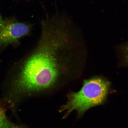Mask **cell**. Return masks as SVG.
<instances>
[{
    "label": "cell",
    "instance_id": "4",
    "mask_svg": "<svg viewBox=\"0 0 128 128\" xmlns=\"http://www.w3.org/2000/svg\"><path fill=\"white\" fill-rule=\"evenodd\" d=\"M0 128H26L24 126L14 124L6 116L4 110L0 105Z\"/></svg>",
    "mask_w": 128,
    "mask_h": 128
},
{
    "label": "cell",
    "instance_id": "5",
    "mask_svg": "<svg viewBox=\"0 0 128 128\" xmlns=\"http://www.w3.org/2000/svg\"><path fill=\"white\" fill-rule=\"evenodd\" d=\"M123 51L125 60L128 64V44L124 46Z\"/></svg>",
    "mask_w": 128,
    "mask_h": 128
},
{
    "label": "cell",
    "instance_id": "3",
    "mask_svg": "<svg viewBox=\"0 0 128 128\" xmlns=\"http://www.w3.org/2000/svg\"><path fill=\"white\" fill-rule=\"evenodd\" d=\"M31 24L17 21L9 22L0 30V52L9 46L17 47L21 38L28 36Z\"/></svg>",
    "mask_w": 128,
    "mask_h": 128
},
{
    "label": "cell",
    "instance_id": "6",
    "mask_svg": "<svg viewBox=\"0 0 128 128\" xmlns=\"http://www.w3.org/2000/svg\"><path fill=\"white\" fill-rule=\"evenodd\" d=\"M9 22L8 20H4L0 14V30Z\"/></svg>",
    "mask_w": 128,
    "mask_h": 128
},
{
    "label": "cell",
    "instance_id": "1",
    "mask_svg": "<svg viewBox=\"0 0 128 128\" xmlns=\"http://www.w3.org/2000/svg\"><path fill=\"white\" fill-rule=\"evenodd\" d=\"M70 22L58 16L42 21L37 42L14 64L2 82L8 102L57 92L79 77L82 45Z\"/></svg>",
    "mask_w": 128,
    "mask_h": 128
},
{
    "label": "cell",
    "instance_id": "2",
    "mask_svg": "<svg viewBox=\"0 0 128 128\" xmlns=\"http://www.w3.org/2000/svg\"><path fill=\"white\" fill-rule=\"evenodd\" d=\"M110 86L108 82L100 78L85 80L79 92H70L67 94L66 103L60 107L59 111L65 112L64 119L74 110L80 117L89 109L105 103Z\"/></svg>",
    "mask_w": 128,
    "mask_h": 128
}]
</instances>
